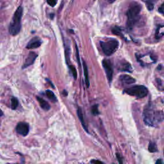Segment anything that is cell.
I'll return each instance as SVG.
<instances>
[{"label": "cell", "instance_id": "cell-9", "mask_svg": "<svg viewBox=\"0 0 164 164\" xmlns=\"http://www.w3.org/2000/svg\"><path fill=\"white\" fill-rule=\"evenodd\" d=\"M118 69L121 71L131 73L133 71V69L131 64L126 61H120L118 64Z\"/></svg>", "mask_w": 164, "mask_h": 164}, {"label": "cell", "instance_id": "cell-7", "mask_svg": "<svg viewBox=\"0 0 164 164\" xmlns=\"http://www.w3.org/2000/svg\"><path fill=\"white\" fill-rule=\"evenodd\" d=\"M16 130L17 133L22 136H26L29 132V125L26 123L21 122V123L17 124Z\"/></svg>", "mask_w": 164, "mask_h": 164}, {"label": "cell", "instance_id": "cell-1", "mask_svg": "<svg viewBox=\"0 0 164 164\" xmlns=\"http://www.w3.org/2000/svg\"><path fill=\"white\" fill-rule=\"evenodd\" d=\"M143 119L146 125L156 127L164 120V114L162 111L154 110L152 104L149 103L144 108Z\"/></svg>", "mask_w": 164, "mask_h": 164}, {"label": "cell", "instance_id": "cell-23", "mask_svg": "<svg viewBox=\"0 0 164 164\" xmlns=\"http://www.w3.org/2000/svg\"><path fill=\"white\" fill-rule=\"evenodd\" d=\"M91 112H92V114L94 115H97L99 114L100 112H99V110H98V105H94L91 109Z\"/></svg>", "mask_w": 164, "mask_h": 164}, {"label": "cell", "instance_id": "cell-2", "mask_svg": "<svg viewBox=\"0 0 164 164\" xmlns=\"http://www.w3.org/2000/svg\"><path fill=\"white\" fill-rule=\"evenodd\" d=\"M142 7L137 2H133L130 4L126 12L127 16V26L128 29L132 30L140 19V12Z\"/></svg>", "mask_w": 164, "mask_h": 164}, {"label": "cell", "instance_id": "cell-30", "mask_svg": "<svg viewBox=\"0 0 164 164\" xmlns=\"http://www.w3.org/2000/svg\"><path fill=\"white\" fill-rule=\"evenodd\" d=\"M108 1H109V3H113L115 1V0H108Z\"/></svg>", "mask_w": 164, "mask_h": 164}, {"label": "cell", "instance_id": "cell-3", "mask_svg": "<svg viewBox=\"0 0 164 164\" xmlns=\"http://www.w3.org/2000/svg\"><path fill=\"white\" fill-rule=\"evenodd\" d=\"M23 9L21 6L19 7L13 14L9 25L8 31L10 34L15 36L20 32L21 29V19Z\"/></svg>", "mask_w": 164, "mask_h": 164}, {"label": "cell", "instance_id": "cell-6", "mask_svg": "<svg viewBox=\"0 0 164 164\" xmlns=\"http://www.w3.org/2000/svg\"><path fill=\"white\" fill-rule=\"evenodd\" d=\"M102 65L105 69L108 80L110 83H111L112 78H113V68H112L111 62L109 60L104 59L102 62Z\"/></svg>", "mask_w": 164, "mask_h": 164}, {"label": "cell", "instance_id": "cell-19", "mask_svg": "<svg viewBox=\"0 0 164 164\" xmlns=\"http://www.w3.org/2000/svg\"><path fill=\"white\" fill-rule=\"evenodd\" d=\"M157 87L160 91H164V82L160 78L156 79Z\"/></svg>", "mask_w": 164, "mask_h": 164}, {"label": "cell", "instance_id": "cell-26", "mask_svg": "<svg viewBox=\"0 0 164 164\" xmlns=\"http://www.w3.org/2000/svg\"><path fill=\"white\" fill-rule=\"evenodd\" d=\"M158 12H160L162 14L164 15V2L161 4L158 8Z\"/></svg>", "mask_w": 164, "mask_h": 164}, {"label": "cell", "instance_id": "cell-17", "mask_svg": "<svg viewBox=\"0 0 164 164\" xmlns=\"http://www.w3.org/2000/svg\"><path fill=\"white\" fill-rule=\"evenodd\" d=\"M46 94L47 97H48L51 101H53V102H57V97L55 96V94L51 91L47 90L46 91Z\"/></svg>", "mask_w": 164, "mask_h": 164}, {"label": "cell", "instance_id": "cell-12", "mask_svg": "<svg viewBox=\"0 0 164 164\" xmlns=\"http://www.w3.org/2000/svg\"><path fill=\"white\" fill-rule=\"evenodd\" d=\"M37 100L38 101V102L39 103V105L40 106V107L44 110H49L50 109V105L48 103V102L46 101H45L43 98L40 97L39 96L37 97Z\"/></svg>", "mask_w": 164, "mask_h": 164}, {"label": "cell", "instance_id": "cell-10", "mask_svg": "<svg viewBox=\"0 0 164 164\" xmlns=\"http://www.w3.org/2000/svg\"><path fill=\"white\" fill-rule=\"evenodd\" d=\"M119 80L124 85H132L136 82V79L134 78L128 74L121 75L119 78Z\"/></svg>", "mask_w": 164, "mask_h": 164}, {"label": "cell", "instance_id": "cell-28", "mask_svg": "<svg viewBox=\"0 0 164 164\" xmlns=\"http://www.w3.org/2000/svg\"><path fill=\"white\" fill-rule=\"evenodd\" d=\"M91 162L92 164H104L102 162H101L100 160H91Z\"/></svg>", "mask_w": 164, "mask_h": 164}, {"label": "cell", "instance_id": "cell-31", "mask_svg": "<svg viewBox=\"0 0 164 164\" xmlns=\"http://www.w3.org/2000/svg\"><path fill=\"white\" fill-rule=\"evenodd\" d=\"M3 113L2 110L1 109H0V117H1L3 115Z\"/></svg>", "mask_w": 164, "mask_h": 164}, {"label": "cell", "instance_id": "cell-15", "mask_svg": "<svg viewBox=\"0 0 164 164\" xmlns=\"http://www.w3.org/2000/svg\"><path fill=\"white\" fill-rule=\"evenodd\" d=\"M164 36V25L159 26L156 30L155 37L157 39H160Z\"/></svg>", "mask_w": 164, "mask_h": 164}, {"label": "cell", "instance_id": "cell-29", "mask_svg": "<svg viewBox=\"0 0 164 164\" xmlns=\"http://www.w3.org/2000/svg\"><path fill=\"white\" fill-rule=\"evenodd\" d=\"M155 164H164V163H163V160H162V159H158V160H157Z\"/></svg>", "mask_w": 164, "mask_h": 164}, {"label": "cell", "instance_id": "cell-33", "mask_svg": "<svg viewBox=\"0 0 164 164\" xmlns=\"http://www.w3.org/2000/svg\"><path fill=\"white\" fill-rule=\"evenodd\" d=\"M163 154H164V150H163Z\"/></svg>", "mask_w": 164, "mask_h": 164}, {"label": "cell", "instance_id": "cell-11", "mask_svg": "<svg viewBox=\"0 0 164 164\" xmlns=\"http://www.w3.org/2000/svg\"><path fill=\"white\" fill-rule=\"evenodd\" d=\"M41 43H42V42L39 38H37V37H35V38L32 39L29 42L28 44H27L26 48L28 49H36L37 48H39L41 45Z\"/></svg>", "mask_w": 164, "mask_h": 164}, {"label": "cell", "instance_id": "cell-14", "mask_svg": "<svg viewBox=\"0 0 164 164\" xmlns=\"http://www.w3.org/2000/svg\"><path fill=\"white\" fill-rule=\"evenodd\" d=\"M83 71H84V76H85V83L87 87L88 88L90 86V82L89 79H88V68L87 66V64L85 62V61H83Z\"/></svg>", "mask_w": 164, "mask_h": 164}, {"label": "cell", "instance_id": "cell-18", "mask_svg": "<svg viewBox=\"0 0 164 164\" xmlns=\"http://www.w3.org/2000/svg\"><path fill=\"white\" fill-rule=\"evenodd\" d=\"M148 150L150 153H156L158 151L157 146L155 142H150L149 146H148Z\"/></svg>", "mask_w": 164, "mask_h": 164}, {"label": "cell", "instance_id": "cell-5", "mask_svg": "<svg viewBox=\"0 0 164 164\" xmlns=\"http://www.w3.org/2000/svg\"><path fill=\"white\" fill-rule=\"evenodd\" d=\"M124 92L130 96H135L137 98H143L148 95V90L144 85H135L126 88Z\"/></svg>", "mask_w": 164, "mask_h": 164}, {"label": "cell", "instance_id": "cell-24", "mask_svg": "<svg viewBox=\"0 0 164 164\" xmlns=\"http://www.w3.org/2000/svg\"><path fill=\"white\" fill-rule=\"evenodd\" d=\"M76 58H77V62L79 65V67H81V62H80V57H79V50L78 48L77 45H76Z\"/></svg>", "mask_w": 164, "mask_h": 164}, {"label": "cell", "instance_id": "cell-20", "mask_svg": "<svg viewBox=\"0 0 164 164\" xmlns=\"http://www.w3.org/2000/svg\"><path fill=\"white\" fill-rule=\"evenodd\" d=\"M19 105V101L17 99L16 97H13L11 99V107L12 109L15 110L17 109V107Z\"/></svg>", "mask_w": 164, "mask_h": 164}, {"label": "cell", "instance_id": "cell-32", "mask_svg": "<svg viewBox=\"0 0 164 164\" xmlns=\"http://www.w3.org/2000/svg\"><path fill=\"white\" fill-rule=\"evenodd\" d=\"M64 94H65L64 96H67V93H66V92H65V91H64Z\"/></svg>", "mask_w": 164, "mask_h": 164}, {"label": "cell", "instance_id": "cell-21", "mask_svg": "<svg viewBox=\"0 0 164 164\" xmlns=\"http://www.w3.org/2000/svg\"><path fill=\"white\" fill-rule=\"evenodd\" d=\"M112 33H113L114 34L119 35V36H123V34H122V31H121V28L118 27V26H115L113 28V29H112Z\"/></svg>", "mask_w": 164, "mask_h": 164}, {"label": "cell", "instance_id": "cell-13", "mask_svg": "<svg viewBox=\"0 0 164 164\" xmlns=\"http://www.w3.org/2000/svg\"><path fill=\"white\" fill-rule=\"evenodd\" d=\"M77 114H78V118H79V121H80L81 123H82V125L83 126V127L84 130H85L87 132H88L87 126V124H85V121H84L83 115L82 110V109H81V108H79V107L78 109V110H77Z\"/></svg>", "mask_w": 164, "mask_h": 164}, {"label": "cell", "instance_id": "cell-25", "mask_svg": "<svg viewBox=\"0 0 164 164\" xmlns=\"http://www.w3.org/2000/svg\"><path fill=\"white\" fill-rule=\"evenodd\" d=\"M47 3H48L49 6L54 7L56 4H57V0H46Z\"/></svg>", "mask_w": 164, "mask_h": 164}, {"label": "cell", "instance_id": "cell-16", "mask_svg": "<svg viewBox=\"0 0 164 164\" xmlns=\"http://www.w3.org/2000/svg\"><path fill=\"white\" fill-rule=\"evenodd\" d=\"M142 1L146 3L147 8L149 11H151L153 10L154 3L157 1L158 0H142Z\"/></svg>", "mask_w": 164, "mask_h": 164}, {"label": "cell", "instance_id": "cell-22", "mask_svg": "<svg viewBox=\"0 0 164 164\" xmlns=\"http://www.w3.org/2000/svg\"><path fill=\"white\" fill-rule=\"evenodd\" d=\"M69 69L70 70H71V71L72 73V74H73V76L74 78V79H77V71H76V68H75L73 65H69Z\"/></svg>", "mask_w": 164, "mask_h": 164}, {"label": "cell", "instance_id": "cell-27", "mask_svg": "<svg viewBox=\"0 0 164 164\" xmlns=\"http://www.w3.org/2000/svg\"><path fill=\"white\" fill-rule=\"evenodd\" d=\"M116 157L118 158V160L119 162V164H123V158L121 157V154L119 153H117L116 154Z\"/></svg>", "mask_w": 164, "mask_h": 164}, {"label": "cell", "instance_id": "cell-8", "mask_svg": "<svg viewBox=\"0 0 164 164\" xmlns=\"http://www.w3.org/2000/svg\"><path fill=\"white\" fill-rule=\"evenodd\" d=\"M37 54L35 52H31L29 53L28 56L27 58L25 60V62L22 65V69H25L28 67L30 65H31L33 64L34 63L37 57Z\"/></svg>", "mask_w": 164, "mask_h": 164}, {"label": "cell", "instance_id": "cell-4", "mask_svg": "<svg viewBox=\"0 0 164 164\" xmlns=\"http://www.w3.org/2000/svg\"><path fill=\"white\" fill-rule=\"evenodd\" d=\"M100 46L104 54L106 56H110L118 50L119 43L118 40L112 39L107 41H100Z\"/></svg>", "mask_w": 164, "mask_h": 164}]
</instances>
